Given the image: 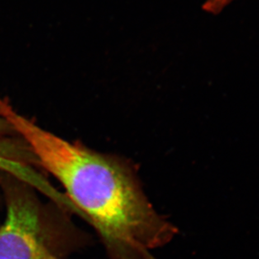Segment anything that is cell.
Returning <instances> with one entry per match:
<instances>
[{"label":"cell","mask_w":259,"mask_h":259,"mask_svg":"<svg viewBox=\"0 0 259 259\" xmlns=\"http://www.w3.org/2000/svg\"><path fill=\"white\" fill-rule=\"evenodd\" d=\"M0 118L20 135L35 161L61 183L97 232L110 259H157L152 250L175 234L127 163L63 139L0 99Z\"/></svg>","instance_id":"6da1fadb"},{"label":"cell","mask_w":259,"mask_h":259,"mask_svg":"<svg viewBox=\"0 0 259 259\" xmlns=\"http://www.w3.org/2000/svg\"><path fill=\"white\" fill-rule=\"evenodd\" d=\"M6 217L0 226V259H66L84 237L62 207L42 201L25 178L5 180Z\"/></svg>","instance_id":"7a4b0ae2"},{"label":"cell","mask_w":259,"mask_h":259,"mask_svg":"<svg viewBox=\"0 0 259 259\" xmlns=\"http://www.w3.org/2000/svg\"><path fill=\"white\" fill-rule=\"evenodd\" d=\"M8 159H5V157H0V167H5L6 162H7Z\"/></svg>","instance_id":"3957f363"}]
</instances>
